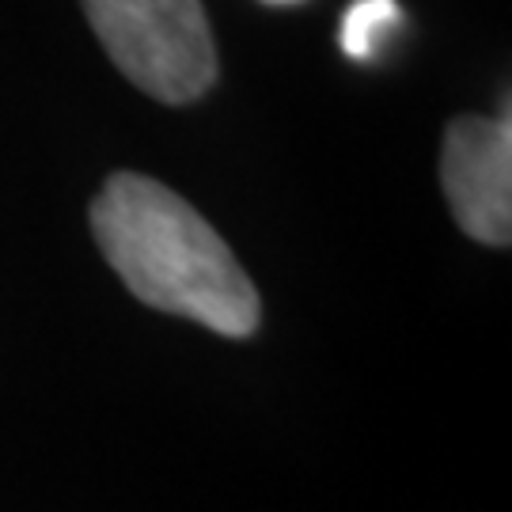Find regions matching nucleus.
I'll return each mask as SVG.
<instances>
[{"label":"nucleus","mask_w":512,"mask_h":512,"mask_svg":"<svg viewBox=\"0 0 512 512\" xmlns=\"http://www.w3.org/2000/svg\"><path fill=\"white\" fill-rule=\"evenodd\" d=\"M92 236L110 270L141 304L183 315L224 338H251L262 323L255 281L220 232L141 171H114L92 202Z\"/></svg>","instance_id":"obj_1"},{"label":"nucleus","mask_w":512,"mask_h":512,"mask_svg":"<svg viewBox=\"0 0 512 512\" xmlns=\"http://www.w3.org/2000/svg\"><path fill=\"white\" fill-rule=\"evenodd\" d=\"M84 16L129 84L167 107L217 84V42L198 0H92Z\"/></svg>","instance_id":"obj_2"},{"label":"nucleus","mask_w":512,"mask_h":512,"mask_svg":"<svg viewBox=\"0 0 512 512\" xmlns=\"http://www.w3.org/2000/svg\"><path fill=\"white\" fill-rule=\"evenodd\" d=\"M440 186L456 224L486 247L512 243V118L459 114L444 129Z\"/></svg>","instance_id":"obj_3"},{"label":"nucleus","mask_w":512,"mask_h":512,"mask_svg":"<svg viewBox=\"0 0 512 512\" xmlns=\"http://www.w3.org/2000/svg\"><path fill=\"white\" fill-rule=\"evenodd\" d=\"M399 19V8L395 4H353L342 19V50L349 57H368L372 46H380V35L384 27H391Z\"/></svg>","instance_id":"obj_4"}]
</instances>
